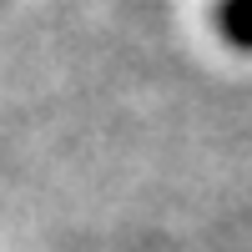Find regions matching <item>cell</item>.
Wrapping results in <instances>:
<instances>
[{
	"instance_id": "obj_1",
	"label": "cell",
	"mask_w": 252,
	"mask_h": 252,
	"mask_svg": "<svg viewBox=\"0 0 252 252\" xmlns=\"http://www.w3.org/2000/svg\"><path fill=\"white\" fill-rule=\"evenodd\" d=\"M227 35L252 46V0H232L227 5Z\"/></svg>"
}]
</instances>
